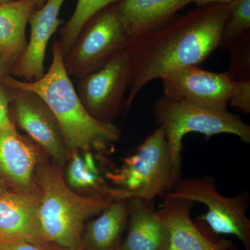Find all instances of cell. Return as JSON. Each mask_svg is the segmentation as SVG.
<instances>
[{
    "label": "cell",
    "instance_id": "1",
    "mask_svg": "<svg viewBox=\"0 0 250 250\" xmlns=\"http://www.w3.org/2000/svg\"><path fill=\"white\" fill-rule=\"evenodd\" d=\"M234 1L200 6L129 39L125 47L131 70L126 111L151 81L174 69L199 65L220 47Z\"/></svg>",
    "mask_w": 250,
    "mask_h": 250
},
{
    "label": "cell",
    "instance_id": "2",
    "mask_svg": "<svg viewBox=\"0 0 250 250\" xmlns=\"http://www.w3.org/2000/svg\"><path fill=\"white\" fill-rule=\"evenodd\" d=\"M52 62L45 75L39 80L24 82L5 75L1 83L7 88L32 92L45 103L58 123L65 147L73 152L106 149L121 138V131L113 123L93 118L81 102L76 88L67 73L59 41L52 47Z\"/></svg>",
    "mask_w": 250,
    "mask_h": 250
},
{
    "label": "cell",
    "instance_id": "3",
    "mask_svg": "<svg viewBox=\"0 0 250 250\" xmlns=\"http://www.w3.org/2000/svg\"><path fill=\"white\" fill-rule=\"evenodd\" d=\"M41 188L38 218L47 244L65 250H82L83 224L114 201L108 195L82 196L72 191L57 168L44 166L37 173Z\"/></svg>",
    "mask_w": 250,
    "mask_h": 250
},
{
    "label": "cell",
    "instance_id": "4",
    "mask_svg": "<svg viewBox=\"0 0 250 250\" xmlns=\"http://www.w3.org/2000/svg\"><path fill=\"white\" fill-rule=\"evenodd\" d=\"M107 177L116 187L108 190L114 200H155L170 191L182 177L174 170L164 128L158 126Z\"/></svg>",
    "mask_w": 250,
    "mask_h": 250
},
{
    "label": "cell",
    "instance_id": "5",
    "mask_svg": "<svg viewBox=\"0 0 250 250\" xmlns=\"http://www.w3.org/2000/svg\"><path fill=\"white\" fill-rule=\"evenodd\" d=\"M154 119L165 131L174 170L182 177V141L184 136L195 132L207 139L214 135L228 134L250 143V126L233 113L215 111L162 95L152 106Z\"/></svg>",
    "mask_w": 250,
    "mask_h": 250
},
{
    "label": "cell",
    "instance_id": "6",
    "mask_svg": "<svg viewBox=\"0 0 250 250\" xmlns=\"http://www.w3.org/2000/svg\"><path fill=\"white\" fill-rule=\"evenodd\" d=\"M163 197L184 199L205 205L207 211L197 220L205 222L215 234L233 235L250 250V220L247 215L250 194L243 191L228 197L217 190L214 177L180 178Z\"/></svg>",
    "mask_w": 250,
    "mask_h": 250
},
{
    "label": "cell",
    "instance_id": "7",
    "mask_svg": "<svg viewBox=\"0 0 250 250\" xmlns=\"http://www.w3.org/2000/svg\"><path fill=\"white\" fill-rule=\"evenodd\" d=\"M129 39L115 4L104 8L90 18L62 56L67 73L78 79L95 71L125 49Z\"/></svg>",
    "mask_w": 250,
    "mask_h": 250
},
{
    "label": "cell",
    "instance_id": "8",
    "mask_svg": "<svg viewBox=\"0 0 250 250\" xmlns=\"http://www.w3.org/2000/svg\"><path fill=\"white\" fill-rule=\"evenodd\" d=\"M131 63L126 49L120 51L91 73L78 78L77 93L90 116L103 123H113L123 109L125 95L131 80Z\"/></svg>",
    "mask_w": 250,
    "mask_h": 250
},
{
    "label": "cell",
    "instance_id": "9",
    "mask_svg": "<svg viewBox=\"0 0 250 250\" xmlns=\"http://www.w3.org/2000/svg\"><path fill=\"white\" fill-rule=\"evenodd\" d=\"M160 79L166 98L212 111H228L234 80L227 72L190 65L171 70Z\"/></svg>",
    "mask_w": 250,
    "mask_h": 250
},
{
    "label": "cell",
    "instance_id": "10",
    "mask_svg": "<svg viewBox=\"0 0 250 250\" xmlns=\"http://www.w3.org/2000/svg\"><path fill=\"white\" fill-rule=\"evenodd\" d=\"M8 88L20 127L54 159L63 162L65 146L58 123L47 105L32 92Z\"/></svg>",
    "mask_w": 250,
    "mask_h": 250
},
{
    "label": "cell",
    "instance_id": "11",
    "mask_svg": "<svg viewBox=\"0 0 250 250\" xmlns=\"http://www.w3.org/2000/svg\"><path fill=\"white\" fill-rule=\"evenodd\" d=\"M64 1L47 0L43 6L31 13L28 23L30 39L24 53L10 69L13 77L32 82L45 75L46 50L51 38L62 24L59 14Z\"/></svg>",
    "mask_w": 250,
    "mask_h": 250
},
{
    "label": "cell",
    "instance_id": "12",
    "mask_svg": "<svg viewBox=\"0 0 250 250\" xmlns=\"http://www.w3.org/2000/svg\"><path fill=\"white\" fill-rule=\"evenodd\" d=\"M39 198L29 192L0 190V240L45 245L39 227Z\"/></svg>",
    "mask_w": 250,
    "mask_h": 250
},
{
    "label": "cell",
    "instance_id": "13",
    "mask_svg": "<svg viewBox=\"0 0 250 250\" xmlns=\"http://www.w3.org/2000/svg\"><path fill=\"white\" fill-rule=\"evenodd\" d=\"M157 213L170 234L169 250H229L230 241H210L190 218L194 202L184 199L163 197Z\"/></svg>",
    "mask_w": 250,
    "mask_h": 250
},
{
    "label": "cell",
    "instance_id": "14",
    "mask_svg": "<svg viewBox=\"0 0 250 250\" xmlns=\"http://www.w3.org/2000/svg\"><path fill=\"white\" fill-rule=\"evenodd\" d=\"M129 229L118 250H169L167 229L159 218L155 200H129Z\"/></svg>",
    "mask_w": 250,
    "mask_h": 250
},
{
    "label": "cell",
    "instance_id": "15",
    "mask_svg": "<svg viewBox=\"0 0 250 250\" xmlns=\"http://www.w3.org/2000/svg\"><path fill=\"white\" fill-rule=\"evenodd\" d=\"M190 0H123L115 4L130 39L170 21Z\"/></svg>",
    "mask_w": 250,
    "mask_h": 250
},
{
    "label": "cell",
    "instance_id": "16",
    "mask_svg": "<svg viewBox=\"0 0 250 250\" xmlns=\"http://www.w3.org/2000/svg\"><path fill=\"white\" fill-rule=\"evenodd\" d=\"M37 155L16 129H0V172L22 191L29 192L32 186Z\"/></svg>",
    "mask_w": 250,
    "mask_h": 250
},
{
    "label": "cell",
    "instance_id": "17",
    "mask_svg": "<svg viewBox=\"0 0 250 250\" xmlns=\"http://www.w3.org/2000/svg\"><path fill=\"white\" fill-rule=\"evenodd\" d=\"M36 9L35 0L0 4V53L10 69L27 48L26 29Z\"/></svg>",
    "mask_w": 250,
    "mask_h": 250
},
{
    "label": "cell",
    "instance_id": "18",
    "mask_svg": "<svg viewBox=\"0 0 250 250\" xmlns=\"http://www.w3.org/2000/svg\"><path fill=\"white\" fill-rule=\"evenodd\" d=\"M92 220L83 236L82 250H118L129 220V200H115Z\"/></svg>",
    "mask_w": 250,
    "mask_h": 250
},
{
    "label": "cell",
    "instance_id": "19",
    "mask_svg": "<svg viewBox=\"0 0 250 250\" xmlns=\"http://www.w3.org/2000/svg\"><path fill=\"white\" fill-rule=\"evenodd\" d=\"M123 0H77L71 17L60 29L61 47L62 56L66 54L76 41L82 28L97 13Z\"/></svg>",
    "mask_w": 250,
    "mask_h": 250
},
{
    "label": "cell",
    "instance_id": "20",
    "mask_svg": "<svg viewBox=\"0 0 250 250\" xmlns=\"http://www.w3.org/2000/svg\"><path fill=\"white\" fill-rule=\"evenodd\" d=\"M67 180L72 187L78 188H92L102 195H108V188L103 187L93 154L85 152L82 157L77 152H73L72 160L67 169ZM109 196V195H108Z\"/></svg>",
    "mask_w": 250,
    "mask_h": 250
},
{
    "label": "cell",
    "instance_id": "21",
    "mask_svg": "<svg viewBox=\"0 0 250 250\" xmlns=\"http://www.w3.org/2000/svg\"><path fill=\"white\" fill-rule=\"evenodd\" d=\"M223 48L229 51V76L233 80L250 79V32L227 44Z\"/></svg>",
    "mask_w": 250,
    "mask_h": 250
},
{
    "label": "cell",
    "instance_id": "22",
    "mask_svg": "<svg viewBox=\"0 0 250 250\" xmlns=\"http://www.w3.org/2000/svg\"><path fill=\"white\" fill-rule=\"evenodd\" d=\"M250 32V0H236L224 29L220 47Z\"/></svg>",
    "mask_w": 250,
    "mask_h": 250
},
{
    "label": "cell",
    "instance_id": "23",
    "mask_svg": "<svg viewBox=\"0 0 250 250\" xmlns=\"http://www.w3.org/2000/svg\"><path fill=\"white\" fill-rule=\"evenodd\" d=\"M229 104L242 113H250V79L233 81Z\"/></svg>",
    "mask_w": 250,
    "mask_h": 250
},
{
    "label": "cell",
    "instance_id": "24",
    "mask_svg": "<svg viewBox=\"0 0 250 250\" xmlns=\"http://www.w3.org/2000/svg\"><path fill=\"white\" fill-rule=\"evenodd\" d=\"M9 98L2 83H0V129H16L9 116Z\"/></svg>",
    "mask_w": 250,
    "mask_h": 250
},
{
    "label": "cell",
    "instance_id": "25",
    "mask_svg": "<svg viewBox=\"0 0 250 250\" xmlns=\"http://www.w3.org/2000/svg\"><path fill=\"white\" fill-rule=\"evenodd\" d=\"M0 250H56L45 245L22 241L0 240Z\"/></svg>",
    "mask_w": 250,
    "mask_h": 250
},
{
    "label": "cell",
    "instance_id": "26",
    "mask_svg": "<svg viewBox=\"0 0 250 250\" xmlns=\"http://www.w3.org/2000/svg\"><path fill=\"white\" fill-rule=\"evenodd\" d=\"M234 1L236 0H190V4L193 3L200 7V6H207V5L209 4H228V3L233 2Z\"/></svg>",
    "mask_w": 250,
    "mask_h": 250
},
{
    "label": "cell",
    "instance_id": "27",
    "mask_svg": "<svg viewBox=\"0 0 250 250\" xmlns=\"http://www.w3.org/2000/svg\"><path fill=\"white\" fill-rule=\"evenodd\" d=\"M9 65H7L3 58L2 55L0 53V83H1V81L5 75H6V73L9 72Z\"/></svg>",
    "mask_w": 250,
    "mask_h": 250
},
{
    "label": "cell",
    "instance_id": "28",
    "mask_svg": "<svg viewBox=\"0 0 250 250\" xmlns=\"http://www.w3.org/2000/svg\"><path fill=\"white\" fill-rule=\"evenodd\" d=\"M47 1V0H35L36 3V9H39L41 6H43Z\"/></svg>",
    "mask_w": 250,
    "mask_h": 250
},
{
    "label": "cell",
    "instance_id": "29",
    "mask_svg": "<svg viewBox=\"0 0 250 250\" xmlns=\"http://www.w3.org/2000/svg\"><path fill=\"white\" fill-rule=\"evenodd\" d=\"M12 1H15V0H0V4H4V3L10 2Z\"/></svg>",
    "mask_w": 250,
    "mask_h": 250
},
{
    "label": "cell",
    "instance_id": "30",
    "mask_svg": "<svg viewBox=\"0 0 250 250\" xmlns=\"http://www.w3.org/2000/svg\"><path fill=\"white\" fill-rule=\"evenodd\" d=\"M3 190V188L1 187V184H0V190Z\"/></svg>",
    "mask_w": 250,
    "mask_h": 250
},
{
    "label": "cell",
    "instance_id": "31",
    "mask_svg": "<svg viewBox=\"0 0 250 250\" xmlns=\"http://www.w3.org/2000/svg\"><path fill=\"white\" fill-rule=\"evenodd\" d=\"M229 250H233V248H232V246H231V248H230Z\"/></svg>",
    "mask_w": 250,
    "mask_h": 250
},
{
    "label": "cell",
    "instance_id": "32",
    "mask_svg": "<svg viewBox=\"0 0 250 250\" xmlns=\"http://www.w3.org/2000/svg\"><path fill=\"white\" fill-rule=\"evenodd\" d=\"M62 250V249H60V248H59L58 250Z\"/></svg>",
    "mask_w": 250,
    "mask_h": 250
}]
</instances>
